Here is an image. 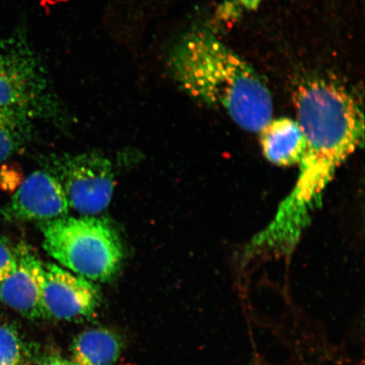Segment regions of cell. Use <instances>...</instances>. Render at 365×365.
<instances>
[{"label": "cell", "mask_w": 365, "mask_h": 365, "mask_svg": "<svg viewBox=\"0 0 365 365\" xmlns=\"http://www.w3.org/2000/svg\"><path fill=\"white\" fill-rule=\"evenodd\" d=\"M293 97L305 143L298 180L271 222L246 245V258L291 254L336 172L364 141L363 109L345 85L329 77H307Z\"/></svg>", "instance_id": "1"}, {"label": "cell", "mask_w": 365, "mask_h": 365, "mask_svg": "<svg viewBox=\"0 0 365 365\" xmlns=\"http://www.w3.org/2000/svg\"><path fill=\"white\" fill-rule=\"evenodd\" d=\"M166 65L182 91L225 111L242 129L259 133L272 120L273 100L262 77L209 30L182 34L168 50Z\"/></svg>", "instance_id": "2"}, {"label": "cell", "mask_w": 365, "mask_h": 365, "mask_svg": "<svg viewBox=\"0 0 365 365\" xmlns=\"http://www.w3.org/2000/svg\"><path fill=\"white\" fill-rule=\"evenodd\" d=\"M43 248L77 276L108 282L120 272L124 249L117 231L102 219L61 217L41 222Z\"/></svg>", "instance_id": "3"}, {"label": "cell", "mask_w": 365, "mask_h": 365, "mask_svg": "<svg viewBox=\"0 0 365 365\" xmlns=\"http://www.w3.org/2000/svg\"><path fill=\"white\" fill-rule=\"evenodd\" d=\"M0 107L34 117L61 110L47 67L22 29L0 42Z\"/></svg>", "instance_id": "4"}, {"label": "cell", "mask_w": 365, "mask_h": 365, "mask_svg": "<svg viewBox=\"0 0 365 365\" xmlns=\"http://www.w3.org/2000/svg\"><path fill=\"white\" fill-rule=\"evenodd\" d=\"M53 175L62 186L70 207L95 215L111 202L114 189L112 163L94 153L68 156L54 163Z\"/></svg>", "instance_id": "5"}, {"label": "cell", "mask_w": 365, "mask_h": 365, "mask_svg": "<svg viewBox=\"0 0 365 365\" xmlns=\"http://www.w3.org/2000/svg\"><path fill=\"white\" fill-rule=\"evenodd\" d=\"M98 287L84 277L54 264H44V318L76 322L91 318L100 304Z\"/></svg>", "instance_id": "6"}, {"label": "cell", "mask_w": 365, "mask_h": 365, "mask_svg": "<svg viewBox=\"0 0 365 365\" xmlns=\"http://www.w3.org/2000/svg\"><path fill=\"white\" fill-rule=\"evenodd\" d=\"M70 205L57 178L36 171L0 209V222L50 221L66 217Z\"/></svg>", "instance_id": "7"}, {"label": "cell", "mask_w": 365, "mask_h": 365, "mask_svg": "<svg viewBox=\"0 0 365 365\" xmlns=\"http://www.w3.org/2000/svg\"><path fill=\"white\" fill-rule=\"evenodd\" d=\"M43 280L44 264L26 245H19L15 268L0 282V301L27 319H43Z\"/></svg>", "instance_id": "8"}, {"label": "cell", "mask_w": 365, "mask_h": 365, "mask_svg": "<svg viewBox=\"0 0 365 365\" xmlns=\"http://www.w3.org/2000/svg\"><path fill=\"white\" fill-rule=\"evenodd\" d=\"M264 156L276 165L299 164L304 150V137L297 120L289 118L272 120L259 132Z\"/></svg>", "instance_id": "9"}, {"label": "cell", "mask_w": 365, "mask_h": 365, "mask_svg": "<svg viewBox=\"0 0 365 365\" xmlns=\"http://www.w3.org/2000/svg\"><path fill=\"white\" fill-rule=\"evenodd\" d=\"M122 344L116 333L96 328L80 333L73 340L72 361L77 365H114L121 354Z\"/></svg>", "instance_id": "10"}, {"label": "cell", "mask_w": 365, "mask_h": 365, "mask_svg": "<svg viewBox=\"0 0 365 365\" xmlns=\"http://www.w3.org/2000/svg\"><path fill=\"white\" fill-rule=\"evenodd\" d=\"M33 118L30 113L21 109L0 107V164L27 143Z\"/></svg>", "instance_id": "11"}, {"label": "cell", "mask_w": 365, "mask_h": 365, "mask_svg": "<svg viewBox=\"0 0 365 365\" xmlns=\"http://www.w3.org/2000/svg\"><path fill=\"white\" fill-rule=\"evenodd\" d=\"M24 342L15 327L0 325V365H27Z\"/></svg>", "instance_id": "12"}, {"label": "cell", "mask_w": 365, "mask_h": 365, "mask_svg": "<svg viewBox=\"0 0 365 365\" xmlns=\"http://www.w3.org/2000/svg\"><path fill=\"white\" fill-rule=\"evenodd\" d=\"M16 264V247L4 237H0V282L10 275Z\"/></svg>", "instance_id": "13"}, {"label": "cell", "mask_w": 365, "mask_h": 365, "mask_svg": "<svg viewBox=\"0 0 365 365\" xmlns=\"http://www.w3.org/2000/svg\"><path fill=\"white\" fill-rule=\"evenodd\" d=\"M39 365H77L72 360H68L61 357H49L41 362Z\"/></svg>", "instance_id": "14"}]
</instances>
